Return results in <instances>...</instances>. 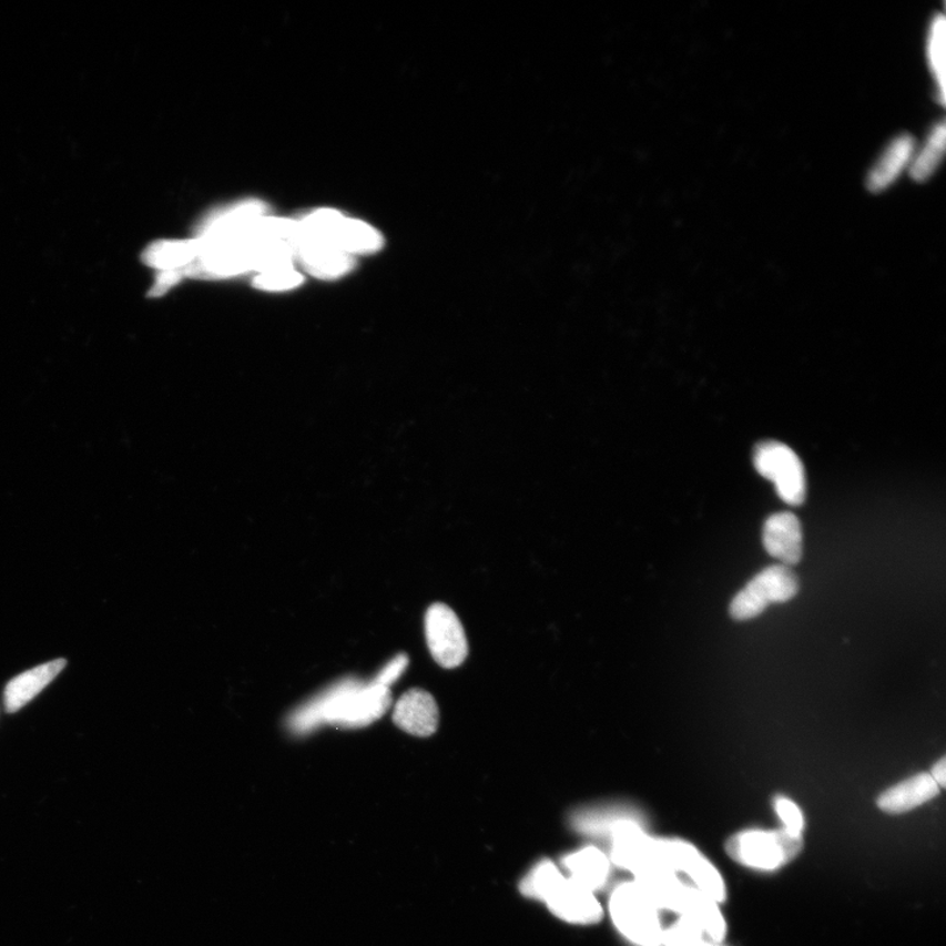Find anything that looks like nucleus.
I'll return each mask as SVG.
<instances>
[{
	"label": "nucleus",
	"mask_w": 946,
	"mask_h": 946,
	"mask_svg": "<svg viewBox=\"0 0 946 946\" xmlns=\"http://www.w3.org/2000/svg\"><path fill=\"white\" fill-rule=\"evenodd\" d=\"M393 694L387 686L372 681L362 684L347 680L308 703L293 718V729L307 732L327 723L344 729L366 728L387 713Z\"/></svg>",
	"instance_id": "f257e3e1"
},
{
	"label": "nucleus",
	"mask_w": 946,
	"mask_h": 946,
	"mask_svg": "<svg viewBox=\"0 0 946 946\" xmlns=\"http://www.w3.org/2000/svg\"><path fill=\"white\" fill-rule=\"evenodd\" d=\"M521 892L546 903L551 914L576 926L599 923L603 908L593 892L569 879L551 861L538 863L521 882Z\"/></svg>",
	"instance_id": "f03ea898"
},
{
	"label": "nucleus",
	"mask_w": 946,
	"mask_h": 946,
	"mask_svg": "<svg viewBox=\"0 0 946 946\" xmlns=\"http://www.w3.org/2000/svg\"><path fill=\"white\" fill-rule=\"evenodd\" d=\"M803 837L786 830L739 832L725 843V852L735 863L751 869L774 872L801 855Z\"/></svg>",
	"instance_id": "7ed1b4c3"
},
{
	"label": "nucleus",
	"mask_w": 946,
	"mask_h": 946,
	"mask_svg": "<svg viewBox=\"0 0 946 946\" xmlns=\"http://www.w3.org/2000/svg\"><path fill=\"white\" fill-rule=\"evenodd\" d=\"M611 922L620 934L637 946H661L663 926L659 909L652 905L634 881L623 882L611 892Z\"/></svg>",
	"instance_id": "20e7f679"
},
{
	"label": "nucleus",
	"mask_w": 946,
	"mask_h": 946,
	"mask_svg": "<svg viewBox=\"0 0 946 946\" xmlns=\"http://www.w3.org/2000/svg\"><path fill=\"white\" fill-rule=\"evenodd\" d=\"M298 223L311 238L352 257L379 252L384 244L382 234L373 226L329 210L313 212Z\"/></svg>",
	"instance_id": "39448f33"
},
{
	"label": "nucleus",
	"mask_w": 946,
	"mask_h": 946,
	"mask_svg": "<svg viewBox=\"0 0 946 946\" xmlns=\"http://www.w3.org/2000/svg\"><path fill=\"white\" fill-rule=\"evenodd\" d=\"M798 588L791 568L767 567L735 596L730 604V614L735 621L752 620L772 603L791 601L798 593Z\"/></svg>",
	"instance_id": "423d86ee"
},
{
	"label": "nucleus",
	"mask_w": 946,
	"mask_h": 946,
	"mask_svg": "<svg viewBox=\"0 0 946 946\" xmlns=\"http://www.w3.org/2000/svg\"><path fill=\"white\" fill-rule=\"evenodd\" d=\"M753 464L761 476L774 482L782 501L798 507L806 499L805 467L791 447L770 440L756 446Z\"/></svg>",
	"instance_id": "0eeeda50"
},
{
	"label": "nucleus",
	"mask_w": 946,
	"mask_h": 946,
	"mask_svg": "<svg viewBox=\"0 0 946 946\" xmlns=\"http://www.w3.org/2000/svg\"><path fill=\"white\" fill-rule=\"evenodd\" d=\"M425 634L434 660L446 670L465 663L468 643L464 625L451 608L434 603L426 611Z\"/></svg>",
	"instance_id": "6e6552de"
},
{
	"label": "nucleus",
	"mask_w": 946,
	"mask_h": 946,
	"mask_svg": "<svg viewBox=\"0 0 946 946\" xmlns=\"http://www.w3.org/2000/svg\"><path fill=\"white\" fill-rule=\"evenodd\" d=\"M394 722L410 735L431 736L439 724L437 701L423 689H410L397 701Z\"/></svg>",
	"instance_id": "1a4fd4ad"
},
{
	"label": "nucleus",
	"mask_w": 946,
	"mask_h": 946,
	"mask_svg": "<svg viewBox=\"0 0 946 946\" xmlns=\"http://www.w3.org/2000/svg\"><path fill=\"white\" fill-rule=\"evenodd\" d=\"M915 149L916 141L912 134L902 133L888 142L866 176L867 190L878 194L891 189L903 173L908 172Z\"/></svg>",
	"instance_id": "9d476101"
},
{
	"label": "nucleus",
	"mask_w": 946,
	"mask_h": 946,
	"mask_svg": "<svg viewBox=\"0 0 946 946\" xmlns=\"http://www.w3.org/2000/svg\"><path fill=\"white\" fill-rule=\"evenodd\" d=\"M802 540L801 521L793 513L782 511L766 519L763 543L772 558L787 566L798 564L802 559Z\"/></svg>",
	"instance_id": "9b49d317"
},
{
	"label": "nucleus",
	"mask_w": 946,
	"mask_h": 946,
	"mask_svg": "<svg viewBox=\"0 0 946 946\" xmlns=\"http://www.w3.org/2000/svg\"><path fill=\"white\" fill-rule=\"evenodd\" d=\"M302 226V225H301ZM295 257L307 272L319 279H337L352 272L355 261L352 255L334 251L319 244L304 233L295 245Z\"/></svg>",
	"instance_id": "f8f14e48"
},
{
	"label": "nucleus",
	"mask_w": 946,
	"mask_h": 946,
	"mask_svg": "<svg viewBox=\"0 0 946 946\" xmlns=\"http://www.w3.org/2000/svg\"><path fill=\"white\" fill-rule=\"evenodd\" d=\"M634 878L640 891L659 912L668 909V912L681 914L689 886L684 885L678 874L663 866H651L638 873Z\"/></svg>",
	"instance_id": "ddd939ff"
},
{
	"label": "nucleus",
	"mask_w": 946,
	"mask_h": 946,
	"mask_svg": "<svg viewBox=\"0 0 946 946\" xmlns=\"http://www.w3.org/2000/svg\"><path fill=\"white\" fill-rule=\"evenodd\" d=\"M940 791L929 773H919L882 793L877 806L887 814H905L934 800Z\"/></svg>",
	"instance_id": "4468645a"
},
{
	"label": "nucleus",
	"mask_w": 946,
	"mask_h": 946,
	"mask_svg": "<svg viewBox=\"0 0 946 946\" xmlns=\"http://www.w3.org/2000/svg\"><path fill=\"white\" fill-rule=\"evenodd\" d=\"M67 660L49 661L18 675L4 689V709L7 713H17L28 702L38 696L51 682L65 670Z\"/></svg>",
	"instance_id": "2eb2a0df"
},
{
	"label": "nucleus",
	"mask_w": 946,
	"mask_h": 946,
	"mask_svg": "<svg viewBox=\"0 0 946 946\" xmlns=\"http://www.w3.org/2000/svg\"><path fill=\"white\" fill-rule=\"evenodd\" d=\"M561 864L569 874L567 876L569 879L594 894L608 885L611 872L610 858L597 846L588 845L569 853Z\"/></svg>",
	"instance_id": "dca6fc26"
},
{
	"label": "nucleus",
	"mask_w": 946,
	"mask_h": 946,
	"mask_svg": "<svg viewBox=\"0 0 946 946\" xmlns=\"http://www.w3.org/2000/svg\"><path fill=\"white\" fill-rule=\"evenodd\" d=\"M642 816L635 808L620 805H600L576 811L572 826L581 834L592 837L610 838L614 830L624 821Z\"/></svg>",
	"instance_id": "f3484780"
},
{
	"label": "nucleus",
	"mask_w": 946,
	"mask_h": 946,
	"mask_svg": "<svg viewBox=\"0 0 946 946\" xmlns=\"http://www.w3.org/2000/svg\"><path fill=\"white\" fill-rule=\"evenodd\" d=\"M688 916L694 920L703 934H706L714 943H721L728 932L723 919L720 903L711 899L706 894L696 891L695 887L688 888L684 906L680 916Z\"/></svg>",
	"instance_id": "a211bd4d"
},
{
	"label": "nucleus",
	"mask_w": 946,
	"mask_h": 946,
	"mask_svg": "<svg viewBox=\"0 0 946 946\" xmlns=\"http://www.w3.org/2000/svg\"><path fill=\"white\" fill-rule=\"evenodd\" d=\"M946 126L938 121L927 134L922 146L915 149L908 174L915 182H927L937 172L944 159Z\"/></svg>",
	"instance_id": "6ab92c4d"
},
{
	"label": "nucleus",
	"mask_w": 946,
	"mask_h": 946,
	"mask_svg": "<svg viewBox=\"0 0 946 946\" xmlns=\"http://www.w3.org/2000/svg\"><path fill=\"white\" fill-rule=\"evenodd\" d=\"M199 245L196 240L191 241H160L149 246L142 255L146 265L162 268L163 272L186 268L199 257Z\"/></svg>",
	"instance_id": "aec40b11"
},
{
	"label": "nucleus",
	"mask_w": 946,
	"mask_h": 946,
	"mask_svg": "<svg viewBox=\"0 0 946 946\" xmlns=\"http://www.w3.org/2000/svg\"><path fill=\"white\" fill-rule=\"evenodd\" d=\"M945 18L937 13L930 20L927 33V62L932 77L936 83V98L940 104L945 103Z\"/></svg>",
	"instance_id": "412c9836"
},
{
	"label": "nucleus",
	"mask_w": 946,
	"mask_h": 946,
	"mask_svg": "<svg viewBox=\"0 0 946 946\" xmlns=\"http://www.w3.org/2000/svg\"><path fill=\"white\" fill-rule=\"evenodd\" d=\"M685 876L693 882L696 891L710 896L716 903H722L725 899L724 881L716 871V867L702 855L690 865Z\"/></svg>",
	"instance_id": "4be33fe9"
},
{
	"label": "nucleus",
	"mask_w": 946,
	"mask_h": 946,
	"mask_svg": "<svg viewBox=\"0 0 946 946\" xmlns=\"http://www.w3.org/2000/svg\"><path fill=\"white\" fill-rule=\"evenodd\" d=\"M703 935L699 924L682 915L671 927L664 928L661 946H701L705 943Z\"/></svg>",
	"instance_id": "5701e85b"
},
{
	"label": "nucleus",
	"mask_w": 946,
	"mask_h": 946,
	"mask_svg": "<svg viewBox=\"0 0 946 946\" xmlns=\"http://www.w3.org/2000/svg\"><path fill=\"white\" fill-rule=\"evenodd\" d=\"M303 276L294 268L277 269L260 274L254 279V286L265 291H287L301 286Z\"/></svg>",
	"instance_id": "b1692460"
},
{
	"label": "nucleus",
	"mask_w": 946,
	"mask_h": 946,
	"mask_svg": "<svg viewBox=\"0 0 946 946\" xmlns=\"http://www.w3.org/2000/svg\"><path fill=\"white\" fill-rule=\"evenodd\" d=\"M773 805L775 813L784 824V830L793 835L802 836L803 828H805V817H803L801 808L793 801L781 795L775 796Z\"/></svg>",
	"instance_id": "393cba45"
},
{
	"label": "nucleus",
	"mask_w": 946,
	"mask_h": 946,
	"mask_svg": "<svg viewBox=\"0 0 946 946\" xmlns=\"http://www.w3.org/2000/svg\"><path fill=\"white\" fill-rule=\"evenodd\" d=\"M409 665V658L405 653L397 654L394 660H390L389 663L383 668L382 672L378 674L374 681L378 682V684L383 686L389 688L395 684V682L401 678V674L407 670Z\"/></svg>",
	"instance_id": "a878e982"
},
{
	"label": "nucleus",
	"mask_w": 946,
	"mask_h": 946,
	"mask_svg": "<svg viewBox=\"0 0 946 946\" xmlns=\"http://www.w3.org/2000/svg\"><path fill=\"white\" fill-rule=\"evenodd\" d=\"M182 276V269H172V272H163L152 289V296H161L167 293V291L172 288L174 284L181 281Z\"/></svg>",
	"instance_id": "bb28decb"
},
{
	"label": "nucleus",
	"mask_w": 946,
	"mask_h": 946,
	"mask_svg": "<svg viewBox=\"0 0 946 946\" xmlns=\"http://www.w3.org/2000/svg\"><path fill=\"white\" fill-rule=\"evenodd\" d=\"M946 759L945 756L937 761V763L932 767L930 777L934 779L938 787H945L946 780Z\"/></svg>",
	"instance_id": "cd10ccee"
},
{
	"label": "nucleus",
	"mask_w": 946,
	"mask_h": 946,
	"mask_svg": "<svg viewBox=\"0 0 946 946\" xmlns=\"http://www.w3.org/2000/svg\"><path fill=\"white\" fill-rule=\"evenodd\" d=\"M701 946H716V945H715V944H706V943H703Z\"/></svg>",
	"instance_id": "c85d7f7f"
}]
</instances>
